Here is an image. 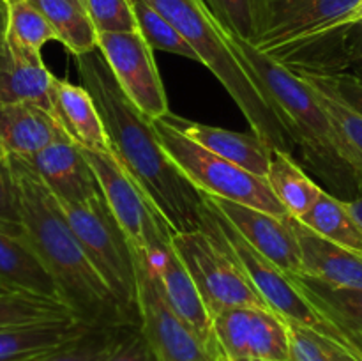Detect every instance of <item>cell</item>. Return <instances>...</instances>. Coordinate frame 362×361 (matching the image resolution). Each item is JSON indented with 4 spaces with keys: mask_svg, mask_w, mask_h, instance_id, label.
<instances>
[{
    "mask_svg": "<svg viewBox=\"0 0 362 361\" xmlns=\"http://www.w3.org/2000/svg\"><path fill=\"white\" fill-rule=\"evenodd\" d=\"M349 342H350V347H352L354 354H356V356H359L362 360V335L350 336Z\"/></svg>",
    "mask_w": 362,
    "mask_h": 361,
    "instance_id": "7bdbcfd3",
    "label": "cell"
},
{
    "mask_svg": "<svg viewBox=\"0 0 362 361\" xmlns=\"http://www.w3.org/2000/svg\"><path fill=\"white\" fill-rule=\"evenodd\" d=\"M362 20V4L359 6V9L356 11V14H354V20L352 23H356V21H361Z\"/></svg>",
    "mask_w": 362,
    "mask_h": 361,
    "instance_id": "ee69618b",
    "label": "cell"
},
{
    "mask_svg": "<svg viewBox=\"0 0 362 361\" xmlns=\"http://www.w3.org/2000/svg\"><path fill=\"white\" fill-rule=\"evenodd\" d=\"M53 74L41 53L0 39V103H37L52 110Z\"/></svg>",
    "mask_w": 362,
    "mask_h": 361,
    "instance_id": "44dd1931",
    "label": "cell"
},
{
    "mask_svg": "<svg viewBox=\"0 0 362 361\" xmlns=\"http://www.w3.org/2000/svg\"><path fill=\"white\" fill-rule=\"evenodd\" d=\"M154 127L166 154L202 195L225 198L276 216H288L272 193L267 179L207 151L170 126L165 119L154 120Z\"/></svg>",
    "mask_w": 362,
    "mask_h": 361,
    "instance_id": "ba28073f",
    "label": "cell"
},
{
    "mask_svg": "<svg viewBox=\"0 0 362 361\" xmlns=\"http://www.w3.org/2000/svg\"><path fill=\"white\" fill-rule=\"evenodd\" d=\"M267 183L279 204L297 219L313 207L324 190L304 172L303 166L293 159V154L279 149H272Z\"/></svg>",
    "mask_w": 362,
    "mask_h": 361,
    "instance_id": "d4e9b609",
    "label": "cell"
},
{
    "mask_svg": "<svg viewBox=\"0 0 362 361\" xmlns=\"http://www.w3.org/2000/svg\"><path fill=\"white\" fill-rule=\"evenodd\" d=\"M205 200L233 225V229L262 255L285 273H300V251L288 216H276L262 209L237 204L225 198L207 197Z\"/></svg>",
    "mask_w": 362,
    "mask_h": 361,
    "instance_id": "5bb4252c",
    "label": "cell"
},
{
    "mask_svg": "<svg viewBox=\"0 0 362 361\" xmlns=\"http://www.w3.org/2000/svg\"><path fill=\"white\" fill-rule=\"evenodd\" d=\"M11 163L16 176L25 236L78 321L92 328L134 324L88 260L55 195L23 159L11 158Z\"/></svg>",
    "mask_w": 362,
    "mask_h": 361,
    "instance_id": "7a4b0ae2",
    "label": "cell"
},
{
    "mask_svg": "<svg viewBox=\"0 0 362 361\" xmlns=\"http://www.w3.org/2000/svg\"><path fill=\"white\" fill-rule=\"evenodd\" d=\"M223 356L233 361H288V322L271 308L233 306L212 317Z\"/></svg>",
    "mask_w": 362,
    "mask_h": 361,
    "instance_id": "4fadbf2b",
    "label": "cell"
},
{
    "mask_svg": "<svg viewBox=\"0 0 362 361\" xmlns=\"http://www.w3.org/2000/svg\"><path fill=\"white\" fill-rule=\"evenodd\" d=\"M74 62L81 85L90 92L101 113L113 158L133 177L173 232L204 229L207 211L204 195L166 154L154 122L124 96L101 52L94 50L74 57Z\"/></svg>",
    "mask_w": 362,
    "mask_h": 361,
    "instance_id": "6da1fadb",
    "label": "cell"
},
{
    "mask_svg": "<svg viewBox=\"0 0 362 361\" xmlns=\"http://www.w3.org/2000/svg\"><path fill=\"white\" fill-rule=\"evenodd\" d=\"M322 340H324L325 347H327L329 354H331L334 361H362L359 356H356V354L352 353V350L345 349V347L339 345V343L332 342V340L329 338H324V336H322Z\"/></svg>",
    "mask_w": 362,
    "mask_h": 361,
    "instance_id": "ab89813d",
    "label": "cell"
},
{
    "mask_svg": "<svg viewBox=\"0 0 362 361\" xmlns=\"http://www.w3.org/2000/svg\"><path fill=\"white\" fill-rule=\"evenodd\" d=\"M131 6H133L138 32L144 35L147 45L154 52L158 50V52L173 53V55L198 62L197 52L191 48L186 38L151 2H147V0H131Z\"/></svg>",
    "mask_w": 362,
    "mask_h": 361,
    "instance_id": "f1b7e54d",
    "label": "cell"
},
{
    "mask_svg": "<svg viewBox=\"0 0 362 361\" xmlns=\"http://www.w3.org/2000/svg\"><path fill=\"white\" fill-rule=\"evenodd\" d=\"M62 134L52 110L28 101L0 103V151L11 158H32Z\"/></svg>",
    "mask_w": 362,
    "mask_h": 361,
    "instance_id": "d6986e66",
    "label": "cell"
},
{
    "mask_svg": "<svg viewBox=\"0 0 362 361\" xmlns=\"http://www.w3.org/2000/svg\"><path fill=\"white\" fill-rule=\"evenodd\" d=\"M103 361H159L140 324H124Z\"/></svg>",
    "mask_w": 362,
    "mask_h": 361,
    "instance_id": "e575fe53",
    "label": "cell"
},
{
    "mask_svg": "<svg viewBox=\"0 0 362 361\" xmlns=\"http://www.w3.org/2000/svg\"><path fill=\"white\" fill-rule=\"evenodd\" d=\"M311 74V73H310ZM327 87H331L336 94L341 99H345L350 106L362 113V84L352 78L350 74L341 73L334 74V76H327V74H317Z\"/></svg>",
    "mask_w": 362,
    "mask_h": 361,
    "instance_id": "74e56055",
    "label": "cell"
},
{
    "mask_svg": "<svg viewBox=\"0 0 362 361\" xmlns=\"http://www.w3.org/2000/svg\"><path fill=\"white\" fill-rule=\"evenodd\" d=\"M204 4L226 34L255 45L264 20L265 0H204Z\"/></svg>",
    "mask_w": 362,
    "mask_h": 361,
    "instance_id": "4dcf8cb0",
    "label": "cell"
},
{
    "mask_svg": "<svg viewBox=\"0 0 362 361\" xmlns=\"http://www.w3.org/2000/svg\"><path fill=\"white\" fill-rule=\"evenodd\" d=\"M299 219L318 236L362 255V225L343 198L322 190L313 207Z\"/></svg>",
    "mask_w": 362,
    "mask_h": 361,
    "instance_id": "484cf974",
    "label": "cell"
},
{
    "mask_svg": "<svg viewBox=\"0 0 362 361\" xmlns=\"http://www.w3.org/2000/svg\"><path fill=\"white\" fill-rule=\"evenodd\" d=\"M0 223L21 227L20 198L11 158L0 151Z\"/></svg>",
    "mask_w": 362,
    "mask_h": 361,
    "instance_id": "d590c367",
    "label": "cell"
},
{
    "mask_svg": "<svg viewBox=\"0 0 362 361\" xmlns=\"http://www.w3.org/2000/svg\"><path fill=\"white\" fill-rule=\"evenodd\" d=\"M147 257L151 258L152 268L158 275L168 303L187 322V326L197 333L198 338L209 349V353L218 360L221 356V350L216 342L212 317L205 306L204 299H202L200 292H198L197 285H194L193 278H191L189 271L177 255L172 241L156 248L154 251L147 253Z\"/></svg>",
    "mask_w": 362,
    "mask_h": 361,
    "instance_id": "2e32d148",
    "label": "cell"
},
{
    "mask_svg": "<svg viewBox=\"0 0 362 361\" xmlns=\"http://www.w3.org/2000/svg\"><path fill=\"white\" fill-rule=\"evenodd\" d=\"M346 202H349L350 211L354 212V216L357 218V222L362 225V190L352 198V200H346Z\"/></svg>",
    "mask_w": 362,
    "mask_h": 361,
    "instance_id": "60d3db41",
    "label": "cell"
},
{
    "mask_svg": "<svg viewBox=\"0 0 362 361\" xmlns=\"http://www.w3.org/2000/svg\"><path fill=\"white\" fill-rule=\"evenodd\" d=\"M66 319H76V315L62 299L16 290L0 292V329Z\"/></svg>",
    "mask_w": 362,
    "mask_h": 361,
    "instance_id": "83f0119b",
    "label": "cell"
},
{
    "mask_svg": "<svg viewBox=\"0 0 362 361\" xmlns=\"http://www.w3.org/2000/svg\"><path fill=\"white\" fill-rule=\"evenodd\" d=\"M290 360L288 361H334L325 347L320 335L303 328V326L290 324Z\"/></svg>",
    "mask_w": 362,
    "mask_h": 361,
    "instance_id": "8d00e7d4",
    "label": "cell"
},
{
    "mask_svg": "<svg viewBox=\"0 0 362 361\" xmlns=\"http://www.w3.org/2000/svg\"><path fill=\"white\" fill-rule=\"evenodd\" d=\"M228 39L257 87L285 120L306 168L322 180L325 191L352 200L362 190V172L317 91L250 42L232 35Z\"/></svg>",
    "mask_w": 362,
    "mask_h": 361,
    "instance_id": "3957f363",
    "label": "cell"
},
{
    "mask_svg": "<svg viewBox=\"0 0 362 361\" xmlns=\"http://www.w3.org/2000/svg\"><path fill=\"white\" fill-rule=\"evenodd\" d=\"M0 287L62 299L55 280L28 243L23 227L0 223Z\"/></svg>",
    "mask_w": 362,
    "mask_h": 361,
    "instance_id": "ffe728a7",
    "label": "cell"
},
{
    "mask_svg": "<svg viewBox=\"0 0 362 361\" xmlns=\"http://www.w3.org/2000/svg\"><path fill=\"white\" fill-rule=\"evenodd\" d=\"M205 204H207V211H205V225L202 230H207L209 234H212L232 253V257L246 271V275L253 282L255 289L264 297V301L272 311H276L279 317H283L290 324L303 326V328L352 350L345 335L332 322H329L324 315L315 310L313 304L304 297V294L290 280L288 273H285L274 262L269 260L265 255L255 250L233 229L232 223L223 218L207 200H205Z\"/></svg>",
    "mask_w": 362,
    "mask_h": 361,
    "instance_id": "52a82bcc",
    "label": "cell"
},
{
    "mask_svg": "<svg viewBox=\"0 0 362 361\" xmlns=\"http://www.w3.org/2000/svg\"><path fill=\"white\" fill-rule=\"evenodd\" d=\"M161 119H165L170 126H173L177 131L186 134L187 138L197 142L207 151L221 156L233 165L243 166L244 170L255 173V176L267 179L272 147L255 131H247V133L230 131L225 127L209 126V124L197 122V120L184 119L172 112L166 113Z\"/></svg>",
    "mask_w": 362,
    "mask_h": 361,
    "instance_id": "e0dca14e",
    "label": "cell"
},
{
    "mask_svg": "<svg viewBox=\"0 0 362 361\" xmlns=\"http://www.w3.org/2000/svg\"><path fill=\"white\" fill-rule=\"evenodd\" d=\"M288 276L315 310L332 322L346 340L362 335V289L332 285L306 273H288Z\"/></svg>",
    "mask_w": 362,
    "mask_h": 361,
    "instance_id": "cb8c5ba5",
    "label": "cell"
},
{
    "mask_svg": "<svg viewBox=\"0 0 362 361\" xmlns=\"http://www.w3.org/2000/svg\"><path fill=\"white\" fill-rule=\"evenodd\" d=\"M59 204L88 260L112 290L126 317L134 324H140L134 246L115 219L103 193L85 202Z\"/></svg>",
    "mask_w": 362,
    "mask_h": 361,
    "instance_id": "8992f818",
    "label": "cell"
},
{
    "mask_svg": "<svg viewBox=\"0 0 362 361\" xmlns=\"http://www.w3.org/2000/svg\"><path fill=\"white\" fill-rule=\"evenodd\" d=\"M297 76L303 78L308 85L317 91L320 96V101L324 103L325 110L331 115L332 122L338 127V133L341 140L345 142L350 156L356 161L357 168L362 172V113L357 112L354 106H350L345 99L339 98L331 87L324 84L317 74L300 73Z\"/></svg>",
    "mask_w": 362,
    "mask_h": 361,
    "instance_id": "f546056e",
    "label": "cell"
},
{
    "mask_svg": "<svg viewBox=\"0 0 362 361\" xmlns=\"http://www.w3.org/2000/svg\"><path fill=\"white\" fill-rule=\"evenodd\" d=\"M23 161L59 202H85L101 195L98 177L85 158L83 149L66 133Z\"/></svg>",
    "mask_w": 362,
    "mask_h": 361,
    "instance_id": "9a60e30c",
    "label": "cell"
},
{
    "mask_svg": "<svg viewBox=\"0 0 362 361\" xmlns=\"http://www.w3.org/2000/svg\"><path fill=\"white\" fill-rule=\"evenodd\" d=\"M46 16L57 41L73 57L98 50V30L87 11L71 0H30Z\"/></svg>",
    "mask_w": 362,
    "mask_h": 361,
    "instance_id": "4316f807",
    "label": "cell"
},
{
    "mask_svg": "<svg viewBox=\"0 0 362 361\" xmlns=\"http://www.w3.org/2000/svg\"><path fill=\"white\" fill-rule=\"evenodd\" d=\"M7 23H9V7L4 0H0V39L6 35Z\"/></svg>",
    "mask_w": 362,
    "mask_h": 361,
    "instance_id": "b9f144b4",
    "label": "cell"
},
{
    "mask_svg": "<svg viewBox=\"0 0 362 361\" xmlns=\"http://www.w3.org/2000/svg\"><path fill=\"white\" fill-rule=\"evenodd\" d=\"M85 9L98 34L138 30L131 0H85Z\"/></svg>",
    "mask_w": 362,
    "mask_h": 361,
    "instance_id": "836d02e7",
    "label": "cell"
},
{
    "mask_svg": "<svg viewBox=\"0 0 362 361\" xmlns=\"http://www.w3.org/2000/svg\"><path fill=\"white\" fill-rule=\"evenodd\" d=\"M6 38L14 45L35 53H41L46 42L57 41V34L49 21L30 0L9 7Z\"/></svg>",
    "mask_w": 362,
    "mask_h": 361,
    "instance_id": "1f68e13d",
    "label": "cell"
},
{
    "mask_svg": "<svg viewBox=\"0 0 362 361\" xmlns=\"http://www.w3.org/2000/svg\"><path fill=\"white\" fill-rule=\"evenodd\" d=\"M166 20L175 25L204 64L226 88L250 122L251 131L272 149L293 154L296 144L274 106L257 87L251 74L230 45L228 34L207 9L204 0H147Z\"/></svg>",
    "mask_w": 362,
    "mask_h": 361,
    "instance_id": "5b68a950",
    "label": "cell"
},
{
    "mask_svg": "<svg viewBox=\"0 0 362 361\" xmlns=\"http://www.w3.org/2000/svg\"><path fill=\"white\" fill-rule=\"evenodd\" d=\"M362 0H265L255 48L292 73H346V30Z\"/></svg>",
    "mask_w": 362,
    "mask_h": 361,
    "instance_id": "277c9868",
    "label": "cell"
},
{
    "mask_svg": "<svg viewBox=\"0 0 362 361\" xmlns=\"http://www.w3.org/2000/svg\"><path fill=\"white\" fill-rule=\"evenodd\" d=\"M0 292H6V289H2V287H0Z\"/></svg>",
    "mask_w": 362,
    "mask_h": 361,
    "instance_id": "c3c4849f",
    "label": "cell"
},
{
    "mask_svg": "<svg viewBox=\"0 0 362 361\" xmlns=\"http://www.w3.org/2000/svg\"><path fill=\"white\" fill-rule=\"evenodd\" d=\"M290 227L297 237L300 251V273L339 287L362 289V255L354 253L304 225L288 214Z\"/></svg>",
    "mask_w": 362,
    "mask_h": 361,
    "instance_id": "7402d4cb",
    "label": "cell"
},
{
    "mask_svg": "<svg viewBox=\"0 0 362 361\" xmlns=\"http://www.w3.org/2000/svg\"><path fill=\"white\" fill-rule=\"evenodd\" d=\"M122 326H99L87 329L78 338L34 361H103Z\"/></svg>",
    "mask_w": 362,
    "mask_h": 361,
    "instance_id": "d6a6232c",
    "label": "cell"
},
{
    "mask_svg": "<svg viewBox=\"0 0 362 361\" xmlns=\"http://www.w3.org/2000/svg\"><path fill=\"white\" fill-rule=\"evenodd\" d=\"M83 154L98 177L106 204L133 246L151 253L161 244L170 243L175 234L170 223L151 204L113 154H99L92 151H83Z\"/></svg>",
    "mask_w": 362,
    "mask_h": 361,
    "instance_id": "8fae6325",
    "label": "cell"
},
{
    "mask_svg": "<svg viewBox=\"0 0 362 361\" xmlns=\"http://www.w3.org/2000/svg\"><path fill=\"white\" fill-rule=\"evenodd\" d=\"M98 50L134 108L152 122L170 113L154 50L140 32H99Z\"/></svg>",
    "mask_w": 362,
    "mask_h": 361,
    "instance_id": "7c38bea8",
    "label": "cell"
},
{
    "mask_svg": "<svg viewBox=\"0 0 362 361\" xmlns=\"http://www.w3.org/2000/svg\"><path fill=\"white\" fill-rule=\"evenodd\" d=\"M4 2L7 4V7L14 6V4H20V2H25V0H4Z\"/></svg>",
    "mask_w": 362,
    "mask_h": 361,
    "instance_id": "f6af8a7d",
    "label": "cell"
},
{
    "mask_svg": "<svg viewBox=\"0 0 362 361\" xmlns=\"http://www.w3.org/2000/svg\"><path fill=\"white\" fill-rule=\"evenodd\" d=\"M172 244L211 317L233 306L269 308L239 262L207 230L175 232Z\"/></svg>",
    "mask_w": 362,
    "mask_h": 361,
    "instance_id": "9c48e42d",
    "label": "cell"
},
{
    "mask_svg": "<svg viewBox=\"0 0 362 361\" xmlns=\"http://www.w3.org/2000/svg\"><path fill=\"white\" fill-rule=\"evenodd\" d=\"M71 2H74V4H78V6H81L85 9V0H71ZM87 11V9H85Z\"/></svg>",
    "mask_w": 362,
    "mask_h": 361,
    "instance_id": "bcb514c9",
    "label": "cell"
},
{
    "mask_svg": "<svg viewBox=\"0 0 362 361\" xmlns=\"http://www.w3.org/2000/svg\"><path fill=\"white\" fill-rule=\"evenodd\" d=\"M140 328L159 361H216L166 299L145 250L134 246Z\"/></svg>",
    "mask_w": 362,
    "mask_h": 361,
    "instance_id": "30bf717a",
    "label": "cell"
},
{
    "mask_svg": "<svg viewBox=\"0 0 362 361\" xmlns=\"http://www.w3.org/2000/svg\"><path fill=\"white\" fill-rule=\"evenodd\" d=\"M90 328L78 319L4 328L0 329V361H34Z\"/></svg>",
    "mask_w": 362,
    "mask_h": 361,
    "instance_id": "603a6c76",
    "label": "cell"
},
{
    "mask_svg": "<svg viewBox=\"0 0 362 361\" xmlns=\"http://www.w3.org/2000/svg\"><path fill=\"white\" fill-rule=\"evenodd\" d=\"M52 113L64 133L83 151L112 154L105 122L94 98L83 85L53 78Z\"/></svg>",
    "mask_w": 362,
    "mask_h": 361,
    "instance_id": "ac0fdd59",
    "label": "cell"
},
{
    "mask_svg": "<svg viewBox=\"0 0 362 361\" xmlns=\"http://www.w3.org/2000/svg\"><path fill=\"white\" fill-rule=\"evenodd\" d=\"M216 361H233V360H228V357H226V356H223V354H221V356H219L218 360H216Z\"/></svg>",
    "mask_w": 362,
    "mask_h": 361,
    "instance_id": "7dc6e473",
    "label": "cell"
},
{
    "mask_svg": "<svg viewBox=\"0 0 362 361\" xmlns=\"http://www.w3.org/2000/svg\"><path fill=\"white\" fill-rule=\"evenodd\" d=\"M346 53H349V69L346 74L362 84V20L349 25L346 30Z\"/></svg>",
    "mask_w": 362,
    "mask_h": 361,
    "instance_id": "f35d334b",
    "label": "cell"
}]
</instances>
